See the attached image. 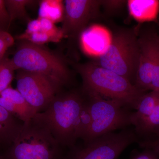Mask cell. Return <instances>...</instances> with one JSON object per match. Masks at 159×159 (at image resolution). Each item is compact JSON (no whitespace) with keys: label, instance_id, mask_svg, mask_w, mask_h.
Returning <instances> with one entry per match:
<instances>
[{"label":"cell","instance_id":"6da1fadb","mask_svg":"<svg viewBox=\"0 0 159 159\" xmlns=\"http://www.w3.org/2000/svg\"><path fill=\"white\" fill-rule=\"evenodd\" d=\"M85 99L81 88L63 90L45 111L37 113L34 118L48 129L61 147L72 148L79 139L80 115Z\"/></svg>","mask_w":159,"mask_h":159},{"label":"cell","instance_id":"7a4b0ae2","mask_svg":"<svg viewBox=\"0 0 159 159\" xmlns=\"http://www.w3.org/2000/svg\"><path fill=\"white\" fill-rule=\"evenodd\" d=\"M75 69L82 78L83 90L118 101L131 110H136L140 99L148 92L94 61L78 64Z\"/></svg>","mask_w":159,"mask_h":159},{"label":"cell","instance_id":"3957f363","mask_svg":"<svg viewBox=\"0 0 159 159\" xmlns=\"http://www.w3.org/2000/svg\"><path fill=\"white\" fill-rule=\"evenodd\" d=\"M21 41L10 59L15 70H23L43 74L63 87L73 84L72 72L64 59L42 46Z\"/></svg>","mask_w":159,"mask_h":159},{"label":"cell","instance_id":"277c9868","mask_svg":"<svg viewBox=\"0 0 159 159\" xmlns=\"http://www.w3.org/2000/svg\"><path fill=\"white\" fill-rule=\"evenodd\" d=\"M139 56L137 29L121 28L111 34L108 48L94 62L121 75L135 85Z\"/></svg>","mask_w":159,"mask_h":159},{"label":"cell","instance_id":"5b68a950","mask_svg":"<svg viewBox=\"0 0 159 159\" xmlns=\"http://www.w3.org/2000/svg\"><path fill=\"white\" fill-rule=\"evenodd\" d=\"M61 148L48 129L34 117L24 123L19 135L3 153L6 159H59Z\"/></svg>","mask_w":159,"mask_h":159},{"label":"cell","instance_id":"8992f818","mask_svg":"<svg viewBox=\"0 0 159 159\" xmlns=\"http://www.w3.org/2000/svg\"><path fill=\"white\" fill-rule=\"evenodd\" d=\"M82 90L85 94L92 118L90 127L82 139L84 144L116 129H123L132 125L134 112L130 109L118 101Z\"/></svg>","mask_w":159,"mask_h":159},{"label":"cell","instance_id":"52a82bcc","mask_svg":"<svg viewBox=\"0 0 159 159\" xmlns=\"http://www.w3.org/2000/svg\"><path fill=\"white\" fill-rule=\"evenodd\" d=\"M138 142L134 129L126 128L105 134L80 147L74 145L62 159H117L125 148Z\"/></svg>","mask_w":159,"mask_h":159},{"label":"cell","instance_id":"ba28073f","mask_svg":"<svg viewBox=\"0 0 159 159\" xmlns=\"http://www.w3.org/2000/svg\"><path fill=\"white\" fill-rule=\"evenodd\" d=\"M16 89L36 113L48 107L63 87L43 74L17 70L15 77Z\"/></svg>","mask_w":159,"mask_h":159},{"label":"cell","instance_id":"9c48e42d","mask_svg":"<svg viewBox=\"0 0 159 159\" xmlns=\"http://www.w3.org/2000/svg\"><path fill=\"white\" fill-rule=\"evenodd\" d=\"M61 29L63 37L77 39L92 20L99 16L101 1L66 0Z\"/></svg>","mask_w":159,"mask_h":159},{"label":"cell","instance_id":"30bf717a","mask_svg":"<svg viewBox=\"0 0 159 159\" xmlns=\"http://www.w3.org/2000/svg\"><path fill=\"white\" fill-rule=\"evenodd\" d=\"M140 49L139 67L135 85L143 90L151 91L154 61V46L157 34L152 29H137Z\"/></svg>","mask_w":159,"mask_h":159},{"label":"cell","instance_id":"8fae6325","mask_svg":"<svg viewBox=\"0 0 159 159\" xmlns=\"http://www.w3.org/2000/svg\"><path fill=\"white\" fill-rule=\"evenodd\" d=\"M0 105L24 123L29 122L37 114L20 92L11 86L0 94Z\"/></svg>","mask_w":159,"mask_h":159},{"label":"cell","instance_id":"7c38bea8","mask_svg":"<svg viewBox=\"0 0 159 159\" xmlns=\"http://www.w3.org/2000/svg\"><path fill=\"white\" fill-rule=\"evenodd\" d=\"M80 40L81 46L86 53L98 57L108 48L111 35L102 27L91 26L81 33Z\"/></svg>","mask_w":159,"mask_h":159},{"label":"cell","instance_id":"4fadbf2b","mask_svg":"<svg viewBox=\"0 0 159 159\" xmlns=\"http://www.w3.org/2000/svg\"><path fill=\"white\" fill-rule=\"evenodd\" d=\"M134 126L139 139L138 143L142 148H145L159 139V102L148 117L137 122Z\"/></svg>","mask_w":159,"mask_h":159},{"label":"cell","instance_id":"5bb4252c","mask_svg":"<svg viewBox=\"0 0 159 159\" xmlns=\"http://www.w3.org/2000/svg\"><path fill=\"white\" fill-rule=\"evenodd\" d=\"M24 122L0 105V148L4 151L19 135Z\"/></svg>","mask_w":159,"mask_h":159},{"label":"cell","instance_id":"9a60e30c","mask_svg":"<svg viewBox=\"0 0 159 159\" xmlns=\"http://www.w3.org/2000/svg\"><path fill=\"white\" fill-rule=\"evenodd\" d=\"M127 3L130 14L139 21H148L157 19L159 1L129 0Z\"/></svg>","mask_w":159,"mask_h":159},{"label":"cell","instance_id":"2e32d148","mask_svg":"<svg viewBox=\"0 0 159 159\" xmlns=\"http://www.w3.org/2000/svg\"><path fill=\"white\" fill-rule=\"evenodd\" d=\"M64 15V1L43 0L40 2L38 18L48 19L55 24L62 22Z\"/></svg>","mask_w":159,"mask_h":159},{"label":"cell","instance_id":"e0dca14e","mask_svg":"<svg viewBox=\"0 0 159 159\" xmlns=\"http://www.w3.org/2000/svg\"><path fill=\"white\" fill-rule=\"evenodd\" d=\"M159 102V90L149 91L139 101L136 111L133 115L132 125L148 116Z\"/></svg>","mask_w":159,"mask_h":159},{"label":"cell","instance_id":"ac0fdd59","mask_svg":"<svg viewBox=\"0 0 159 159\" xmlns=\"http://www.w3.org/2000/svg\"><path fill=\"white\" fill-rule=\"evenodd\" d=\"M35 2L31 0H6L5 4L9 13L10 25L16 19L29 20L26 7Z\"/></svg>","mask_w":159,"mask_h":159},{"label":"cell","instance_id":"d6986e66","mask_svg":"<svg viewBox=\"0 0 159 159\" xmlns=\"http://www.w3.org/2000/svg\"><path fill=\"white\" fill-rule=\"evenodd\" d=\"M15 71L10 59L4 56L0 60V94L11 86Z\"/></svg>","mask_w":159,"mask_h":159},{"label":"cell","instance_id":"ffe728a7","mask_svg":"<svg viewBox=\"0 0 159 159\" xmlns=\"http://www.w3.org/2000/svg\"><path fill=\"white\" fill-rule=\"evenodd\" d=\"M39 18L40 23L41 31L50 35L53 39L54 42H59L64 37L61 29L57 28L52 21L44 18Z\"/></svg>","mask_w":159,"mask_h":159},{"label":"cell","instance_id":"44dd1931","mask_svg":"<svg viewBox=\"0 0 159 159\" xmlns=\"http://www.w3.org/2000/svg\"><path fill=\"white\" fill-rule=\"evenodd\" d=\"M16 38L20 40H25L30 42L37 45L42 46L44 44L50 42H54L53 39L48 33L43 31L27 35H20Z\"/></svg>","mask_w":159,"mask_h":159},{"label":"cell","instance_id":"7402d4cb","mask_svg":"<svg viewBox=\"0 0 159 159\" xmlns=\"http://www.w3.org/2000/svg\"><path fill=\"white\" fill-rule=\"evenodd\" d=\"M14 43V38L7 31L0 30V60L8 49Z\"/></svg>","mask_w":159,"mask_h":159},{"label":"cell","instance_id":"603a6c76","mask_svg":"<svg viewBox=\"0 0 159 159\" xmlns=\"http://www.w3.org/2000/svg\"><path fill=\"white\" fill-rule=\"evenodd\" d=\"M127 2L126 1H101V6L103 7L106 12L109 14H113L120 11Z\"/></svg>","mask_w":159,"mask_h":159},{"label":"cell","instance_id":"cb8c5ba5","mask_svg":"<svg viewBox=\"0 0 159 159\" xmlns=\"http://www.w3.org/2000/svg\"><path fill=\"white\" fill-rule=\"evenodd\" d=\"M9 26L10 20L5 1L0 0V30L5 31L4 29Z\"/></svg>","mask_w":159,"mask_h":159},{"label":"cell","instance_id":"d4e9b609","mask_svg":"<svg viewBox=\"0 0 159 159\" xmlns=\"http://www.w3.org/2000/svg\"><path fill=\"white\" fill-rule=\"evenodd\" d=\"M41 31L40 23L39 18L30 20L28 22L27 29L24 33L20 34L22 35H27Z\"/></svg>","mask_w":159,"mask_h":159},{"label":"cell","instance_id":"484cf974","mask_svg":"<svg viewBox=\"0 0 159 159\" xmlns=\"http://www.w3.org/2000/svg\"><path fill=\"white\" fill-rule=\"evenodd\" d=\"M130 159H159V156L152 149L144 148L143 151L134 155Z\"/></svg>","mask_w":159,"mask_h":159},{"label":"cell","instance_id":"4316f807","mask_svg":"<svg viewBox=\"0 0 159 159\" xmlns=\"http://www.w3.org/2000/svg\"><path fill=\"white\" fill-rule=\"evenodd\" d=\"M144 148H149V149H152L159 156V139L156 142L149 144Z\"/></svg>","mask_w":159,"mask_h":159},{"label":"cell","instance_id":"83f0119b","mask_svg":"<svg viewBox=\"0 0 159 159\" xmlns=\"http://www.w3.org/2000/svg\"><path fill=\"white\" fill-rule=\"evenodd\" d=\"M0 159H6L3 153V150L0 148Z\"/></svg>","mask_w":159,"mask_h":159},{"label":"cell","instance_id":"f1b7e54d","mask_svg":"<svg viewBox=\"0 0 159 159\" xmlns=\"http://www.w3.org/2000/svg\"><path fill=\"white\" fill-rule=\"evenodd\" d=\"M157 17L158 18V19H159V9L158 14Z\"/></svg>","mask_w":159,"mask_h":159}]
</instances>
